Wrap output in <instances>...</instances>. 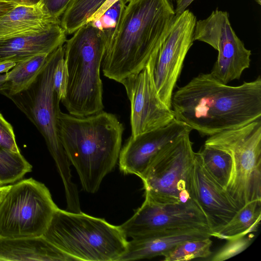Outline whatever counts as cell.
<instances>
[{"label":"cell","mask_w":261,"mask_h":261,"mask_svg":"<svg viewBox=\"0 0 261 261\" xmlns=\"http://www.w3.org/2000/svg\"><path fill=\"white\" fill-rule=\"evenodd\" d=\"M175 119L211 136L261 118V78L231 86L200 73L173 93Z\"/></svg>","instance_id":"obj_1"},{"label":"cell","mask_w":261,"mask_h":261,"mask_svg":"<svg viewBox=\"0 0 261 261\" xmlns=\"http://www.w3.org/2000/svg\"><path fill=\"white\" fill-rule=\"evenodd\" d=\"M175 17L170 0H131L107 38L103 75L120 83L139 73L167 38Z\"/></svg>","instance_id":"obj_2"},{"label":"cell","mask_w":261,"mask_h":261,"mask_svg":"<svg viewBox=\"0 0 261 261\" xmlns=\"http://www.w3.org/2000/svg\"><path fill=\"white\" fill-rule=\"evenodd\" d=\"M59 139L79 176L83 189L95 193L114 168L121 150L124 127L116 116L101 111L87 116L60 112Z\"/></svg>","instance_id":"obj_3"},{"label":"cell","mask_w":261,"mask_h":261,"mask_svg":"<svg viewBox=\"0 0 261 261\" xmlns=\"http://www.w3.org/2000/svg\"><path fill=\"white\" fill-rule=\"evenodd\" d=\"M73 34L64 45L68 82L61 101L70 114L87 116L104 107L100 68L107 36L90 22Z\"/></svg>","instance_id":"obj_4"},{"label":"cell","mask_w":261,"mask_h":261,"mask_svg":"<svg viewBox=\"0 0 261 261\" xmlns=\"http://www.w3.org/2000/svg\"><path fill=\"white\" fill-rule=\"evenodd\" d=\"M64 56L63 45L49 54L43 68L27 89L8 98L42 135L62 180L66 202L72 204L79 201V194L72 180L70 162L58 135L57 118L61 111V100L53 87L55 69Z\"/></svg>","instance_id":"obj_5"},{"label":"cell","mask_w":261,"mask_h":261,"mask_svg":"<svg viewBox=\"0 0 261 261\" xmlns=\"http://www.w3.org/2000/svg\"><path fill=\"white\" fill-rule=\"evenodd\" d=\"M43 236L75 260L118 261L128 243L119 226L59 207Z\"/></svg>","instance_id":"obj_6"},{"label":"cell","mask_w":261,"mask_h":261,"mask_svg":"<svg viewBox=\"0 0 261 261\" xmlns=\"http://www.w3.org/2000/svg\"><path fill=\"white\" fill-rule=\"evenodd\" d=\"M204 145L230 155L232 169L225 191L239 210L261 200V118L209 136Z\"/></svg>","instance_id":"obj_7"},{"label":"cell","mask_w":261,"mask_h":261,"mask_svg":"<svg viewBox=\"0 0 261 261\" xmlns=\"http://www.w3.org/2000/svg\"><path fill=\"white\" fill-rule=\"evenodd\" d=\"M188 131L165 145L141 178L145 197L162 204L196 201L192 171L196 152Z\"/></svg>","instance_id":"obj_8"},{"label":"cell","mask_w":261,"mask_h":261,"mask_svg":"<svg viewBox=\"0 0 261 261\" xmlns=\"http://www.w3.org/2000/svg\"><path fill=\"white\" fill-rule=\"evenodd\" d=\"M58 208L42 182L30 178L10 185L0 198V236H42Z\"/></svg>","instance_id":"obj_9"},{"label":"cell","mask_w":261,"mask_h":261,"mask_svg":"<svg viewBox=\"0 0 261 261\" xmlns=\"http://www.w3.org/2000/svg\"><path fill=\"white\" fill-rule=\"evenodd\" d=\"M193 38L218 51L210 73L221 83L227 84L239 80L250 67L251 51L236 34L226 11L216 9L205 19L197 20Z\"/></svg>","instance_id":"obj_10"},{"label":"cell","mask_w":261,"mask_h":261,"mask_svg":"<svg viewBox=\"0 0 261 261\" xmlns=\"http://www.w3.org/2000/svg\"><path fill=\"white\" fill-rule=\"evenodd\" d=\"M196 17L188 9L175 17L159 50L149 58L146 68L158 96L171 108V98L186 55L194 42Z\"/></svg>","instance_id":"obj_11"},{"label":"cell","mask_w":261,"mask_h":261,"mask_svg":"<svg viewBox=\"0 0 261 261\" xmlns=\"http://www.w3.org/2000/svg\"><path fill=\"white\" fill-rule=\"evenodd\" d=\"M119 226L126 238L132 239L184 229H199L212 234L208 221L196 201L162 204L147 197L134 214Z\"/></svg>","instance_id":"obj_12"},{"label":"cell","mask_w":261,"mask_h":261,"mask_svg":"<svg viewBox=\"0 0 261 261\" xmlns=\"http://www.w3.org/2000/svg\"><path fill=\"white\" fill-rule=\"evenodd\" d=\"M120 83L124 86L130 102L132 136L163 127L175 119L171 108L158 96L146 67Z\"/></svg>","instance_id":"obj_13"},{"label":"cell","mask_w":261,"mask_h":261,"mask_svg":"<svg viewBox=\"0 0 261 261\" xmlns=\"http://www.w3.org/2000/svg\"><path fill=\"white\" fill-rule=\"evenodd\" d=\"M192 130L175 119L163 127L130 136L120 152V170L124 174H134L141 178L153 159L165 145Z\"/></svg>","instance_id":"obj_14"},{"label":"cell","mask_w":261,"mask_h":261,"mask_svg":"<svg viewBox=\"0 0 261 261\" xmlns=\"http://www.w3.org/2000/svg\"><path fill=\"white\" fill-rule=\"evenodd\" d=\"M192 180L195 200L208 221L212 236L223 228L239 209L225 190L217 184L205 171L196 153Z\"/></svg>","instance_id":"obj_15"},{"label":"cell","mask_w":261,"mask_h":261,"mask_svg":"<svg viewBox=\"0 0 261 261\" xmlns=\"http://www.w3.org/2000/svg\"><path fill=\"white\" fill-rule=\"evenodd\" d=\"M60 23L42 31L0 40V63H16L40 54H49L66 41Z\"/></svg>","instance_id":"obj_16"},{"label":"cell","mask_w":261,"mask_h":261,"mask_svg":"<svg viewBox=\"0 0 261 261\" xmlns=\"http://www.w3.org/2000/svg\"><path fill=\"white\" fill-rule=\"evenodd\" d=\"M211 237L210 232L199 229L162 231L141 236L128 241L126 252L118 261L150 259L163 256L182 242Z\"/></svg>","instance_id":"obj_17"},{"label":"cell","mask_w":261,"mask_h":261,"mask_svg":"<svg viewBox=\"0 0 261 261\" xmlns=\"http://www.w3.org/2000/svg\"><path fill=\"white\" fill-rule=\"evenodd\" d=\"M72 261L74 258L39 237L9 238L0 236V261Z\"/></svg>","instance_id":"obj_18"},{"label":"cell","mask_w":261,"mask_h":261,"mask_svg":"<svg viewBox=\"0 0 261 261\" xmlns=\"http://www.w3.org/2000/svg\"><path fill=\"white\" fill-rule=\"evenodd\" d=\"M56 23L60 19L46 13L40 3L18 5L0 19V40L41 32Z\"/></svg>","instance_id":"obj_19"},{"label":"cell","mask_w":261,"mask_h":261,"mask_svg":"<svg viewBox=\"0 0 261 261\" xmlns=\"http://www.w3.org/2000/svg\"><path fill=\"white\" fill-rule=\"evenodd\" d=\"M48 55H37L17 62L6 73L7 80L0 88V93L9 98L27 89L43 68Z\"/></svg>","instance_id":"obj_20"},{"label":"cell","mask_w":261,"mask_h":261,"mask_svg":"<svg viewBox=\"0 0 261 261\" xmlns=\"http://www.w3.org/2000/svg\"><path fill=\"white\" fill-rule=\"evenodd\" d=\"M261 219V200L251 201L240 208L232 219L212 237L227 240L256 231Z\"/></svg>","instance_id":"obj_21"},{"label":"cell","mask_w":261,"mask_h":261,"mask_svg":"<svg viewBox=\"0 0 261 261\" xmlns=\"http://www.w3.org/2000/svg\"><path fill=\"white\" fill-rule=\"evenodd\" d=\"M196 155L210 176L225 190L232 169L230 155L222 149L205 145Z\"/></svg>","instance_id":"obj_22"},{"label":"cell","mask_w":261,"mask_h":261,"mask_svg":"<svg viewBox=\"0 0 261 261\" xmlns=\"http://www.w3.org/2000/svg\"><path fill=\"white\" fill-rule=\"evenodd\" d=\"M107 0H71L60 18L66 34H73L102 7Z\"/></svg>","instance_id":"obj_23"},{"label":"cell","mask_w":261,"mask_h":261,"mask_svg":"<svg viewBox=\"0 0 261 261\" xmlns=\"http://www.w3.org/2000/svg\"><path fill=\"white\" fill-rule=\"evenodd\" d=\"M32 169V165L20 152H14L0 146V186L21 180Z\"/></svg>","instance_id":"obj_24"},{"label":"cell","mask_w":261,"mask_h":261,"mask_svg":"<svg viewBox=\"0 0 261 261\" xmlns=\"http://www.w3.org/2000/svg\"><path fill=\"white\" fill-rule=\"evenodd\" d=\"M211 237L182 242L168 251L164 256L165 261H185L206 258L212 254Z\"/></svg>","instance_id":"obj_25"},{"label":"cell","mask_w":261,"mask_h":261,"mask_svg":"<svg viewBox=\"0 0 261 261\" xmlns=\"http://www.w3.org/2000/svg\"><path fill=\"white\" fill-rule=\"evenodd\" d=\"M253 235L242 236L228 240V242L211 259L212 261H223L233 257L247 249L253 241Z\"/></svg>","instance_id":"obj_26"},{"label":"cell","mask_w":261,"mask_h":261,"mask_svg":"<svg viewBox=\"0 0 261 261\" xmlns=\"http://www.w3.org/2000/svg\"><path fill=\"white\" fill-rule=\"evenodd\" d=\"M125 0H118L97 19L90 22L101 30H113L118 23L126 5Z\"/></svg>","instance_id":"obj_27"},{"label":"cell","mask_w":261,"mask_h":261,"mask_svg":"<svg viewBox=\"0 0 261 261\" xmlns=\"http://www.w3.org/2000/svg\"><path fill=\"white\" fill-rule=\"evenodd\" d=\"M67 82L68 73L64 56L58 62L53 75L54 89L61 101L65 95Z\"/></svg>","instance_id":"obj_28"},{"label":"cell","mask_w":261,"mask_h":261,"mask_svg":"<svg viewBox=\"0 0 261 261\" xmlns=\"http://www.w3.org/2000/svg\"><path fill=\"white\" fill-rule=\"evenodd\" d=\"M0 146L11 151L20 152L13 127L0 113Z\"/></svg>","instance_id":"obj_29"},{"label":"cell","mask_w":261,"mask_h":261,"mask_svg":"<svg viewBox=\"0 0 261 261\" xmlns=\"http://www.w3.org/2000/svg\"><path fill=\"white\" fill-rule=\"evenodd\" d=\"M71 0H41L40 4L49 15L60 19Z\"/></svg>","instance_id":"obj_30"},{"label":"cell","mask_w":261,"mask_h":261,"mask_svg":"<svg viewBox=\"0 0 261 261\" xmlns=\"http://www.w3.org/2000/svg\"><path fill=\"white\" fill-rule=\"evenodd\" d=\"M194 0H176L175 17L183 13Z\"/></svg>","instance_id":"obj_31"},{"label":"cell","mask_w":261,"mask_h":261,"mask_svg":"<svg viewBox=\"0 0 261 261\" xmlns=\"http://www.w3.org/2000/svg\"><path fill=\"white\" fill-rule=\"evenodd\" d=\"M18 5L13 2L0 0V19Z\"/></svg>","instance_id":"obj_32"},{"label":"cell","mask_w":261,"mask_h":261,"mask_svg":"<svg viewBox=\"0 0 261 261\" xmlns=\"http://www.w3.org/2000/svg\"><path fill=\"white\" fill-rule=\"evenodd\" d=\"M14 3L19 5L34 6L39 4L41 0H1Z\"/></svg>","instance_id":"obj_33"},{"label":"cell","mask_w":261,"mask_h":261,"mask_svg":"<svg viewBox=\"0 0 261 261\" xmlns=\"http://www.w3.org/2000/svg\"><path fill=\"white\" fill-rule=\"evenodd\" d=\"M16 63L13 61H5L0 63V73H7L13 68Z\"/></svg>","instance_id":"obj_34"},{"label":"cell","mask_w":261,"mask_h":261,"mask_svg":"<svg viewBox=\"0 0 261 261\" xmlns=\"http://www.w3.org/2000/svg\"><path fill=\"white\" fill-rule=\"evenodd\" d=\"M7 73L0 75V88L2 87L7 80Z\"/></svg>","instance_id":"obj_35"},{"label":"cell","mask_w":261,"mask_h":261,"mask_svg":"<svg viewBox=\"0 0 261 261\" xmlns=\"http://www.w3.org/2000/svg\"><path fill=\"white\" fill-rule=\"evenodd\" d=\"M9 185L5 186H0V198L4 193L8 189Z\"/></svg>","instance_id":"obj_36"},{"label":"cell","mask_w":261,"mask_h":261,"mask_svg":"<svg viewBox=\"0 0 261 261\" xmlns=\"http://www.w3.org/2000/svg\"><path fill=\"white\" fill-rule=\"evenodd\" d=\"M126 3H128L131 0H125Z\"/></svg>","instance_id":"obj_37"},{"label":"cell","mask_w":261,"mask_h":261,"mask_svg":"<svg viewBox=\"0 0 261 261\" xmlns=\"http://www.w3.org/2000/svg\"><path fill=\"white\" fill-rule=\"evenodd\" d=\"M170 1L171 2V1H175L176 0H170Z\"/></svg>","instance_id":"obj_38"}]
</instances>
